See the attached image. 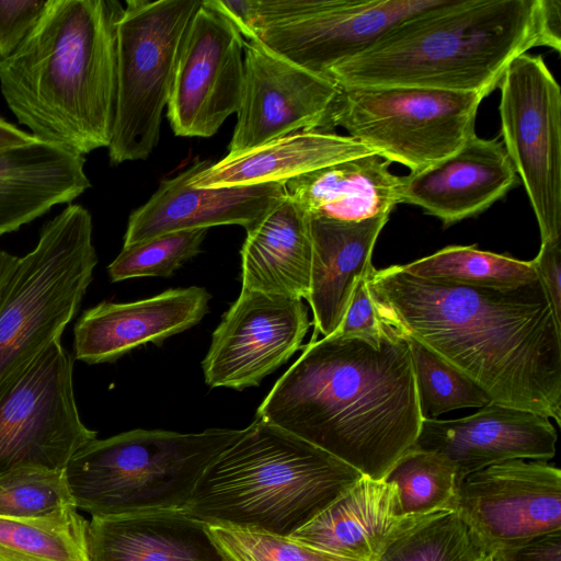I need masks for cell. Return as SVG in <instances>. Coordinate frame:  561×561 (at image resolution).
Instances as JSON below:
<instances>
[{
  "instance_id": "obj_16",
  "label": "cell",
  "mask_w": 561,
  "mask_h": 561,
  "mask_svg": "<svg viewBox=\"0 0 561 561\" xmlns=\"http://www.w3.org/2000/svg\"><path fill=\"white\" fill-rule=\"evenodd\" d=\"M310 327L302 299L241 289L222 316L202 362L205 382L243 390L285 364Z\"/></svg>"
},
{
  "instance_id": "obj_9",
  "label": "cell",
  "mask_w": 561,
  "mask_h": 561,
  "mask_svg": "<svg viewBox=\"0 0 561 561\" xmlns=\"http://www.w3.org/2000/svg\"><path fill=\"white\" fill-rule=\"evenodd\" d=\"M445 0H230L225 10L244 38L324 76L400 22Z\"/></svg>"
},
{
  "instance_id": "obj_31",
  "label": "cell",
  "mask_w": 561,
  "mask_h": 561,
  "mask_svg": "<svg viewBox=\"0 0 561 561\" xmlns=\"http://www.w3.org/2000/svg\"><path fill=\"white\" fill-rule=\"evenodd\" d=\"M490 558L460 514L446 511L405 531L377 561H488Z\"/></svg>"
},
{
  "instance_id": "obj_6",
  "label": "cell",
  "mask_w": 561,
  "mask_h": 561,
  "mask_svg": "<svg viewBox=\"0 0 561 561\" xmlns=\"http://www.w3.org/2000/svg\"><path fill=\"white\" fill-rule=\"evenodd\" d=\"M241 430H133L80 447L65 468L77 510L110 517L182 510L208 465Z\"/></svg>"
},
{
  "instance_id": "obj_11",
  "label": "cell",
  "mask_w": 561,
  "mask_h": 561,
  "mask_svg": "<svg viewBox=\"0 0 561 561\" xmlns=\"http://www.w3.org/2000/svg\"><path fill=\"white\" fill-rule=\"evenodd\" d=\"M503 146L522 179L541 241L561 239V90L541 56L522 54L501 81Z\"/></svg>"
},
{
  "instance_id": "obj_20",
  "label": "cell",
  "mask_w": 561,
  "mask_h": 561,
  "mask_svg": "<svg viewBox=\"0 0 561 561\" xmlns=\"http://www.w3.org/2000/svg\"><path fill=\"white\" fill-rule=\"evenodd\" d=\"M210 298L205 288L191 286L131 302L102 301L76 322L72 357L89 365L113 363L147 343L161 345L196 325Z\"/></svg>"
},
{
  "instance_id": "obj_36",
  "label": "cell",
  "mask_w": 561,
  "mask_h": 561,
  "mask_svg": "<svg viewBox=\"0 0 561 561\" xmlns=\"http://www.w3.org/2000/svg\"><path fill=\"white\" fill-rule=\"evenodd\" d=\"M49 0H0V60L15 51L43 15Z\"/></svg>"
},
{
  "instance_id": "obj_38",
  "label": "cell",
  "mask_w": 561,
  "mask_h": 561,
  "mask_svg": "<svg viewBox=\"0 0 561 561\" xmlns=\"http://www.w3.org/2000/svg\"><path fill=\"white\" fill-rule=\"evenodd\" d=\"M531 262L561 322V239L541 241L539 253Z\"/></svg>"
},
{
  "instance_id": "obj_32",
  "label": "cell",
  "mask_w": 561,
  "mask_h": 561,
  "mask_svg": "<svg viewBox=\"0 0 561 561\" xmlns=\"http://www.w3.org/2000/svg\"><path fill=\"white\" fill-rule=\"evenodd\" d=\"M407 340L414 370L417 401L423 419L462 408H483L490 396L468 376L411 337Z\"/></svg>"
},
{
  "instance_id": "obj_22",
  "label": "cell",
  "mask_w": 561,
  "mask_h": 561,
  "mask_svg": "<svg viewBox=\"0 0 561 561\" xmlns=\"http://www.w3.org/2000/svg\"><path fill=\"white\" fill-rule=\"evenodd\" d=\"M83 156L39 139L0 151V236L70 203L90 186Z\"/></svg>"
},
{
  "instance_id": "obj_12",
  "label": "cell",
  "mask_w": 561,
  "mask_h": 561,
  "mask_svg": "<svg viewBox=\"0 0 561 561\" xmlns=\"http://www.w3.org/2000/svg\"><path fill=\"white\" fill-rule=\"evenodd\" d=\"M96 438L73 391V357L54 342L0 401V474L19 467L65 469Z\"/></svg>"
},
{
  "instance_id": "obj_29",
  "label": "cell",
  "mask_w": 561,
  "mask_h": 561,
  "mask_svg": "<svg viewBox=\"0 0 561 561\" xmlns=\"http://www.w3.org/2000/svg\"><path fill=\"white\" fill-rule=\"evenodd\" d=\"M400 266L414 276L477 286L506 287L538 279L531 261H519L476 247H447Z\"/></svg>"
},
{
  "instance_id": "obj_37",
  "label": "cell",
  "mask_w": 561,
  "mask_h": 561,
  "mask_svg": "<svg viewBox=\"0 0 561 561\" xmlns=\"http://www.w3.org/2000/svg\"><path fill=\"white\" fill-rule=\"evenodd\" d=\"M367 279L363 277L356 282L344 318L333 334L378 339L386 332L370 298Z\"/></svg>"
},
{
  "instance_id": "obj_34",
  "label": "cell",
  "mask_w": 561,
  "mask_h": 561,
  "mask_svg": "<svg viewBox=\"0 0 561 561\" xmlns=\"http://www.w3.org/2000/svg\"><path fill=\"white\" fill-rule=\"evenodd\" d=\"M72 505L65 469L19 467L0 474V516L41 517Z\"/></svg>"
},
{
  "instance_id": "obj_30",
  "label": "cell",
  "mask_w": 561,
  "mask_h": 561,
  "mask_svg": "<svg viewBox=\"0 0 561 561\" xmlns=\"http://www.w3.org/2000/svg\"><path fill=\"white\" fill-rule=\"evenodd\" d=\"M398 486L407 515L456 511L461 480L443 455L412 447L385 479Z\"/></svg>"
},
{
  "instance_id": "obj_2",
  "label": "cell",
  "mask_w": 561,
  "mask_h": 561,
  "mask_svg": "<svg viewBox=\"0 0 561 561\" xmlns=\"http://www.w3.org/2000/svg\"><path fill=\"white\" fill-rule=\"evenodd\" d=\"M255 417L385 480L414 446L423 420L409 344L387 329L378 339H313Z\"/></svg>"
},
{
  "instance_id": "obj_4",
  "label": "cell",
  "mask_w": 561,
  "mask_h": 561,
  "mask_svg": "<svg viewBox=\"0 0 561 561\" xmlns=\"http://www.w3.org/2000/svg\"><path fill=\"white\" fill-rule=\"evenodd\" d=\"M538 0H445L411 16L327 75L340 88L410 87L484 98L538 46Z\"/></svg>"
},
{
  "instance_id": "obj_42",
  "label": "cell",
  "mask_w": 561,
  "mask_h": 561,
  "mask_svg": "<svg viewBox=\"0 0 561 561\" xmlns=\"http://www.w3.org/2000/svg\"><path fill=\"white\" fill-rule=\"evenodd\" d=\"M20 256L0 250V306L8 293Z\"/></svg>"
},
{
  "instance_id": "obj_35",
  "label": "cell",
  "mask_w": 561,
  "mask_h": 561,
  "mask_svg": "<svg viewBox=\"0 0 561 561\" xmlns=\"http://www.w3.org/2000/svg\"><path fill=\"white\" fill-rule=\"evenodd\" d=\"M206 529L222 561H356L291 537L216 525H206Z\"/></svg>"
},
{
  "instance_id": "obj_27",
  "label": "cell",
  "mask_w": 561,
  "mask_h": 561,
  "mask_svg": "<svg viewBox=\"0 0 561 561\" xmlns=\"http://www.w3.org/2000/svg\"><path fill=\"white\" fill-rule=\"evenodd\" d=\"M376 153L340 161L284 184L310 217L363 221L389 216L399 204V176Z\"/></svg>"
},
{
  "instance_id": "obj_40",
  "label": "cell",
  "mask_w": 561,
  "mask_h": 561,
  "mask_svg": "<svg viewBox=\"0 0 561 561\" xmlns=\"http://www.w3.org/2000/svg\"><path fill=\"white\" fill-rule=\"evenodd\" d=\"M538 46L561 51V1L538 0L537 2Z\"/></svg>"
},
{
  "instance_id": "obj_39",
  "label": "cell",
  "mask_w": 561,
  "mask_h": 561,
  "mask_svg": "<svg viewBox=\"0 0 561 561\" xmlns=\"http://www.w3.org/2000/svg\"><path fill=\"white\" fill-rule=\"evenodd\" d=\"M496 560L561 561V530L538 536Z\"/></svg>"
},
{
  "instance_id": "obj_33",
  "label": "cell",
  "mask_w": 561,
  "mask_h": 561,
  "mask_svg": "<svg viewBox=\"0 0 561 561\" xmlns=\"http://www.w3.org/2000/svg\"><path fill=\"white\" fill-rule=\"evenodd\" d=\"M207 231L204 228L174 231L123 247L107 266L110 279L170 277L201 252Z\"/></svg>"
},
{
  "instance_id": "obj_5",
  "label": "cell",
  "mask_w": 561,
  "mask_h": 561,
  "mask_svg": "<svg viewBox=\"0 0 561 561\" xmlns=\"http://www.w3.org/2000/svg\"><path fill=\"white\" fill-rule=\"evenodd\" d=\"M362 477L328 451L255 417L204 470L182 511L206 525L289 537Z\"/></svg>"
},
{
  "instance_id": "obj_13",
  "label": "cell",
  "mask_w": 561,
  "mask_h": 561,
  "mask_svg": "<svg viewBox=\"0 0 561 561\" xmlns=\"http://www.w3.org/2000/svg\"><path fill=\"white\" fill-rule=\"evenodd\" d=\"M456 511L492 559L561 530V471L547 460L514 459L463 478Z\"/></svg>"
},
{
  "instance_id": "obj_1",
  "label": "cell",
  "mask_w": 561,
  "mask_h": 561,
  "mask_svg": "<svg viewBox=\"0 0 561 561\" xmlns=\"http://www.w3.org/2000/svg\"><path fill=\"white\" fill-rule=\"evenodd\" d=\"M367 287L390 332L420 342L480 386L492 402L561 423V322L540 279L491 287L423 278L400 265Z\"/></svg>"
},
{
  "instance_id": "obj_8",
  "label": "cell",
  "mask_w": 561,
  "mask_h": 561,
  "mask_svg": "<svg viewBox=\"0 0 561 561\" xmlns=\"http://www.w3.org/2000/svg\"><path fill=\"white\" fill-rule=\"evenodd\" d=\"M202 0H128L116 30V98L112 164L147 159L160 138L162 113L182 42Z\"/></svg>"
},
{
  "instance_id": "obj_21",
  "label": "cell",
  "mask_w": 561,
  "mask_h": 561,
  "mask_svg": "<svg viewBox=\"0 0 561 561\" xmlns=\"http://www.w3.org/2000/svg\"><path fill=\"white\" fill-rule=\"evenodd\" d=\"M435 514H404L393 482L363 476L289 537L347 559L377 561L397 538Z\"/></svg>"
},
{
  "instance_id": "obj_17",
  "label": "cell",
  "mask_w": 561,
  "mask_h": 561,
  "mask_svg": "<svg viewBox=\"0 0 561 561\" xmlns=\"http://www.w3.org/2000/svg\"><path fill=\"white\" fill-rule=\"evenodd\" d=\"M210 164L209 160H199L163 180L130 214L123 247L169 232L221 225H239L248 232L286 195L283 183L195 187L192 178Z\"/></svg>"
},
{
  "instance_id": "obj_15",
  "label": "cell",
  "mask_w": 561,
  "mask_h": 561,
  "mask_svg": "<svg viewBox=\"0 0 561 561\" xmlns=\"http://www.w3.org/2000/svg\"><path fill=\"white\" fill-rule=\"evenodd\" d=\"M339 94V85L328 77L300 67L256 38H244L242 95L227 156L298 131H327Z\"/></svg>"
},
{
  "instance_id": "obj_18",
  "label": "cell",
  "mask_w": 561,
  "mask_h": 561,
  "mask_svg": "<svg viewBox=\"0 0 561 561\" xmlns=\"http://www.w3.org/2000/svg\"><path fill=\"white\" fill-rule=\"evenodd\" d=\"M557 438L549 417L491 402L462 419H423L413 447L446 457L462 481L508 460L548 461L556 455Z\"/></svg>"
},
{
  "instance_id": "obj_23",
  "label": "cell",
  "mask_w": 561,
  "mask_h": 561,
  "mask_svg": "<svg viewBox=\"0 0 561 561\" xmlns=\"http://www.w3.org/2000/svg\"><path fill=\"white\" fill-rule=\"evenodd\" d=\"M389 216L363 221L311 217L312 263L307 301L314 334L332 335L340 327L355 284L374 270L371 254Z\"/></svg>"
},
{
  "instance_id": "obj_24",
  "label": "cell",
  "mask_w": 561,
  "mask_h": 561,
  "mask_svg": "<svg viewBox=\"0 0 561 561\" xmlns=\"http://www.w3.org/2000/svg\"><path fill=\"white\" fill-rule=\"evenodd\" d=\"M242 288L307 299L312 263L311 217L287 194L247 232L241 249Z\"/></svg>"
},
{
  "instance_id": "obj_26",
  "label": "cell",
  "mask_w": 561,
  "mask_h": 561,
  "mask_svg": "<svg viewBox=\"0 0 561 561\" xmlns=\"http://www.w3.org/2000/svg\"><path fill=\"white\" fill-rule=\"evenodd\" d=\"M375 153L350 136L298 131L249 151L226 156L191 180L195 187L283 183L323 167Z\"/></svg>"
},
{
  "instance_id": "obj_41",
  "label": "cell",
  "mask_w": 561,
  "mask_h": 561,
  "mask_svg": "<svg viewBox=\"0 0 561 561\" xmlns=\"http://www.w3.org/2000/svg\"><path fill=\"white\" fill-rule=\"evenodd\" d=\"M36 139L32 134L20 129L0 116V151L7 148L22 146Z\"/></svg>"
},
{
  "instance_id": "obj_3",
  "label": "cell",
  "mask_w": 561,
  "mask_h": 561,
  "mask_svg": "<svg viewBox=\"0 0 561 561\" xmlns=\"http://www.w3.org/2000/svg\"><path fill=\"white\" fill-rule=\"evenodd\" d=\"M116 0H49L9 57L0 90L34 137L75 153L108 147L116 98Z\"/></svg>"
},
{
  "instance_id": "obj_7",
  "label": "cell",
  "mask_w": 561,
  "mask_h": 561,
  "mask_svg": "<svg viewBox=\"0 0 561 561\" xmlns=\"http://www.w3.org/2000/svg\"><path fill=\"white\" fill-rule=\"evenodd\" d=\"M98 255L92 217L79 204L46 221L21 256L0 306V401L76 317Z\"/></svg>"
},
{
  "instance_id": "obj_28",
  "label": "cell",
  "mask_w": 561,
  "mask_h": 561,
  "mask_svg": "<svg viewBox=\"0 0 561 561\" xmlns=\"http://www.w3.org/2000/svg\"><path fill=\"white\" fill-rule=\"evenodd\" d=\"M0 561H91L89 522L73 505L41 517L0 516Z\"/></svg>"
},
{
  "instance_id": "obj_14",
  "label": "cell",
  "mask_w": 561,
  "mask_h": 561,
  "mask_svg": "<svg viewBox=\"0 0 561 561\" xmlns=\"http://www.w3.org/2000/svg\"><path fill=\"white\" fill-rule=\"evenodd\" d=\"M244 76V37L234 23L202 0L185 33L167 116L181 137L207 138L237 114Z\"/></svg>"
},
{
  "instance_id": "obj_25",
  "label": "cell",
  "mask_w": 561,
  "mask_h": 561,
  "mask_svg": "<svg viewBox=\"0 0 561 561\" xmlns=\"http://www.w3.org/2000/svg\"><path fill=\"white\" fill-rule=\"evenodd\" d=\"M91 561H222L206 524L182 510L89 522Z\"/></svg>"
},
{
  "instance_id": "obj_43",
  "label": "cell",
  "mask_w": 561,
  "mask_h": 561,
  "mask_svg": "<svg viewBox=\"0 0 561 561\" xmlns=\"http://www.w3.org/2000/svg\"><path fill=\"white\" fill-rule=\"evenodd\" d=\"M488 561H500V560L490 558Z\"/></svg>"
},
{
  "instance_id": "obj_19",
  "label": "cell",
  "mask_w": 561,
  "mask_h": 561,
  "mask_svg": "<svg viewBox=\"0 0 561 561\" xmlns=\"http://www.w3.org/2000/svg\"><path fill=\"white\" fill-rule=\"evenodd\" d=\"M517 183L503 144L474 135L449 157L399 176L398 201L449 226L484 211Z\"/></svg>"
},
{
  "instance_id": "obj_10",
  "label": "cell",
  "mask_w": 561,
  "mask_h": 561,
  "mask_svg": "<svg viewBox=\"0 0 561 561\" xmlns=\"http://www.w3.org/2000/svg\"><path fill=\"white\" fill-rule=\"evenodd\" d=\"M483 99L476 92L410 87L340 88L327 131L342 127L382 159L419 171L476 135Z\"/></svg>"
}]
</instances>
